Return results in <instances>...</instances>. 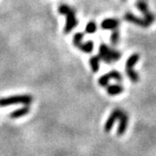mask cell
<instances>
[{"mask_svg":"<svg viewBox=\"0 0 156 156\" xmlns=\"http://www.w3.org/2000/svg\"><path fill=\"white\" fill-rule=\"evenodd\" d=\"M58 12L61 15L66 16V25L64 27V33L65 34H69L78 24L75 16V10L74 9L71 8L68 5L62 4L58 7Z\"/></svg>","mask_w":156,"mask_h":156,"instance_id":"1","label":"cell"},{"mask_svg":"<svg viewBox=\"0 0 156 156\" xmlns=\"http://www.w3.org/2000/svg\"><path fill=\"white\" fill-rule=\"evenodd\" d=\"M33 102V97L30 94L14 95L5 98H0V107H5L15 105H29Z\"/></svg>","mask_w":156,"mask_h":156,"instance_id":"2","label":"cell"},{"mask_svg":"<svg viewBox=\"0 0 156 156\" xmlns=\"http://www.w3.org/2000/svg\"><path fill=\"white\" fill-rule=\"evenodd\" d=\"M98 55L105 63H112L119 61L121 58V54L119 51L110 48L105 43H102L100 45Z\"/></svg>","mask_w":156,"mask_h":156,"instance_id":"3","label":"cell"},{"mask_svg":"<svg viewBox=\"0 0 156 156\" xmlns=\"http://www.w3.org/2000/svg\"><path fill=\"white\" fill-rule=\"evenodd\" d=\"M140 57L138 54H133L128 58L125 65V70H126V74L129 77V79L133 83H137L139 80V75L138 73L133 70V66H135L137 61L139 60Z\"/></svg>","mask_w":156,"mask_h":156,"instance_id":"4","label":"cell"},{"mask_svg":"<svg viewBox=\"0 0 156 156\" xmlns=\"http://www.w3.org/2000/svg\"><path fill=\"white\" fill-rule=\"evenodd\" d=\"M136 8L143 13L144 19L146 20L150 25H151L155 20V17L149 10V6H148L147 2L145 1V0H137Z\"/></svg>","mask_w":156,"mask_h":156,"instance_id":"5","label":"cell"},{"mask_svg":"<svg viewBox=\"0 0 156 156\" xmlns=\"http://www.w3.org/2000/svg\"><path fill=\"white\" fill-rule=\"evenodd\" d=\"M124 19H125V21L129 22V23H132V24L136 25V26L142 27L144 28H147V27H149L151 26L144 18H139L136 15L133 14L132 12H126L124 14Z\"/></svg>","mask_w":156,"mask_h":156,"instance_id":"6","label":"cell"},{"mask_svg":"<svg viewBox=\"0 0 156 156\" xmlns=\"http://www.w3.org/2000/svg\"><path fill=\"white\" fill-rule=\"evenodd\" d=\"M122 113V110L119 109V108H116L113 110V112L110 114V116L108 117V119H106L105 121V131L106 133L110 132L111 130H112L115 122L119 119L120 114Z\"/></svg>","mask_w":156,"mask_h":156,"instance_id":"7","label":"cell"},{"mask_svg":"<svg viewBox=\"0 0 156 156\" xmlns=\"http://www.w3.org/2000/svg\"><path fill=\"white\" fill-rule=\"evenodd\" d=\"M118 120H119V126L117 129V135H118V136H121L125 133L127 127H128V122H129L128 114L122 111V113L120 114Z\"/></svg>","mask_w":156,"mask_h":156,"instance_id":"8","label":"cell"},{"mask_svg":"<svg viewBox=\"0 0 156 156\" xmlns=\"http://www.w3.org/2000/svg\"><path fill=\"white\" fill-rule=\"evenodd\" d=\"M119 26V21L115 18H107L105 19L102 24H101V28L105 30H115L118 28Z\"/></svg>","mask_w":156,"mask_h":156,"instance_id":"9","label":"cell"},{"mask_svg":"<svg viewBox=\"0 0 156 156\" xmlns=\"http://www.w3.org/2000/svg\"><path fill=\"white\" fill-rule=\"evenodd\" d=\"M30 112V107L29 105H24L16 110H14L13 112H12L9 114V118L10 119H19L22 118L26 115H27Z\"/></svg>","mask_w":156,"mask_h":156,"instance_id":"10","label":"cell"},{"mask_svg":"<svg viewBox=\"0 0 156 156\" xmlns=\"http://www.w3.org/2000/svg\"><path fill=\"white\" fill-rule=\"evenodd\" d=\"M124 88L121 85L119 84H115V85H110L106 87V91L108 93V95L110 96H116V95H119L123 92Z\"/></svg>","mask_w":156,"mask_h":156,"instance_id":"11","label":"cell"},{"mask_svg":"<svg viewBox=\"0 0 156 156\" xmlns=\"http://www.w3.org/2000/svg\"><path fill=\"white\" fill-rule=\"evenodd\" d=\"M83 39H84V33H81V32H77L73 35V45L80 49L82 44H83Z\"/></svg>","mask_w":156,"mask_h":156,"instance_id":"12","label":"cell"},{"mask_svg":"<svg viewBox=\"0 0 156 156\" xmlns=\"http://www.w3.org/2000/svg\"><path fill=\"white\" fill-rule=\"evenodd\" d=\"M100 57L99 55H94V57H91L90 59V64L91 67V70L93 73H97L99 71L100 68Z\"/></svg>","mask_w":156,"mask_h":156,"instance_id":"13","label":"cell"},{"mask_svg":"<svg viewBox=\"0 0 156 156\" xmlns=\"http://www.w3.org/2000/svg\"><path fill=\"white\" fill-rule=\"evenodd\" d=\"M93 49H94V43H93V41H87L85 43L83 42L82 46H81V48L79 50H81L84 53L90 54V53H91L93 51Z\"/></svg>","mask_w":156,"mask_h":156,"instance_id":"14","label":"cell"},{"mask_svg":"<svg viewBox=\"0 0 156 156\" xmlns=\"http://www.w3.org/2000/svg\"><path fill=\"white\" fill-rule=\"evenodd\" d=\"M97 24L93 21H90L86 26V32L88 34H92V33H95L97 31Z\"/></svg>","mask_w":156,"mask_h":156,"instance_id":"15","label":"cell"},{"mask_svg":"<svg viewBox=\"0 0 156 156\" xmlns=\"http://www.w3.org/2000/svg\"><path fill=\"white\" fill-rule=\"evenodd\" d=\"M107 73H108V75H109V77H110V79H114V80H116V81H118V82H120V81L122 80V75H121L120 73L118 72V71L113 70V71H110V72Z\"/></svg>","mask_w":156,"mask_h":156,"instance_id":"16","label":"cell"},{"mask_svg":"<svg viewBox=\"0 0 156 156\" xmlns=\"http://www.w3.org/2000/svg\"><path fill=\"white\" fill-rule=\"evenodd\" d=\"M109 81H110V77H109L108 73H105V74L102 75L101 77L99 78L98 83H99V85L101 86V87H106L108 85Z\"/></svg>","mask_w":156,"mask_h":156,"instance_id":"17","label":"cell"},{"mask_svg":"<svg viewBox=\"0 0 156 156\" xmlns=\"http://www.w3.org/2000/svg\"><path fill=\"white\" fill-rule=\"evenodd\" d=\"M110 41H111V43L113 44V45H117L119 43V31L118 29H115L113 32H112V35L110 37Z\"/></svg>","mask_w":156,"mask_h":156,"instance_id":"18","label":"cell"}]
</instances>
